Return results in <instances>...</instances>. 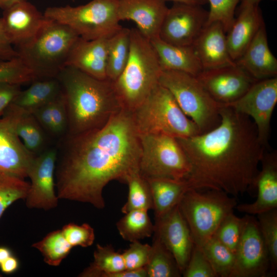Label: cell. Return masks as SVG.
<instances>
[{
	"label": "cell",
	"instance_id": "obj_1",
	"mask_svg": "<svg viewBox=\"0 0 277 277\" xmlns=\"http://www.w3.org/2000/svg\"><path fill=\"white\" fill-rule=\"evenodd\" d=\"M140 156L132 112L122 108L102 127L65 136L55 171L57 197L102 209L104 187L113 180L125 183L139 168Z\"/></svg>",
	"mask_w": 277,
	"mask_h": 277
},
{
	"label": "cell",
	"instance_id": "obj_2",
	"mask_svg": "<svg viewBox=\"0 0 277 277\" xmlns=\"http://www.w3.org/2000/svg\"><path fill=\"white\" fill-rule=\"evenodd\" d=\"M220 113L213 129L176 138L191 166L187 181L193 189L219 190L234 197L251 193L265 147L248 116L222 105Z\"/></svg>",
	"mask_w": 277,
	"mask_h": 277
},
{
	"label": "cell",
	"instance_id": "obj_3",
	"mask_svg": "<svg viewBox=\"0 0 277 277\" xmlns=\"http://www.w3.org/2000/svg\"><path fill=\"white\" fill-rule=\"evenodd\" d=\"M61 86L68 117L66 136L100 128L122 109L108 80L94 78L69 66L56 76Z\"/></svg>",
	"mask_w": 277,
	"mask_h": 277
},
{
	"label": "cell",
	"instance_id": "obj_4",
	"mask_svg": "<svg viewBox=\"0 0 277 277\" xmlns=\"http://www.w3.org/2000/svg\"><path fill=\"white\" fill-rule=\"evenodd\" d=\"M162 70L150 40L130 29V52L120 76L112 82L122 108L132 112L159 84Z\"/></svg>",
	"mask_w": 277,
	"mask_h": 277
},
{
	"label": "cell",
	"instance_id": "obj_5",
	"mask_svg": "<svg viewBox=\"0 0 277 277\" xmlns=\"http://www.w3.org/2000/svg\"><path fill=\"white\" fill-rule=\"evenodd\" d=\"M79 37L69 27L49 19L34 39L15 49L36 80L55 78Z\"/></svg>",
	"mask_w": 277,
	"mask_h": 277
},
{
	"label": "cell",
	"instance_id": "obj_6",
	"mask_svg": "<svg viewBox=\"0 0 277 277\" xmlns=\"http://www.w3.org/2000/svg\"><path fill=\"white\" fill-rule=\"evenodd\" d=\"M131 112L139 134L185 138L200 133L197 126L182 110L170 92L160 84Z\"/></svg>",
	"mask_w": 277,
	"mask_h": 277
},
{
	"label": "cell",
	"instance_id": "obj_7",
	"mask_svg": "<svg viewBox=\"0 0 277 277\" xmlns=\"http://www.w3.org/2000/svg\"><path fill=\"white\" fill-rule=\"evenodd\" d=\"M188 190L178 204L194 245L200 247L212 237L222 221L238 204L235 197L222 190Z\"/></svg>",
	"mask_w": 277,
	"mask_h": 277
},
{
	"label": "cell",
	"instance_id": "obj_8",
	"mask_svg": "<svg viewBox=\"0 0 277 277\" xmlns=\"http://www.w3.org/2000/svg\"><path fill=\"white\" fill-rule=\"evenodd\" d=\"M117 8L118 0H91L77 6L48 7L44 14L69 27L80 37L93 40L109 38L123 27Z\"/></svg>",
	"mask_w": 277,
	"mask_h": 277
},
{
	"label": "cell",
	"instance_id": "obj_9",
	"mask_svg": "<svg viewBox=\"0 0 277 277\" xmlns=\"http://www.w3.org/2000/svg\"><path fill=\"white\" fill-rule=\"evenodd\" d=\"M159 84L170 92L200 133L220 124L221 105L212 98L196 76L181 71L162 70Z\"/></svg>",
	"mask_w": 277,
	"mask_h": 277
},
{
	"label": "cell",
	"instance_id": "obj_10",
	"mask_svg": "<svg viewBox=\"0 0 277 277\" xmlns=\"http://www.w3.org/2000/svg\"><path fill=\"white\" fill-rule=\"evenodd\" d=\"M139 170L146 179L187 180L191 166L176 138L168 135L139 134Z\"/></svg>",
	"mask_w": 277,
	"mask_h": 277
},
{
	"label": "cell",
	"instance_id": "obj_11",
	"mask_svg": "<svg viewBox=\"0 0 277 277\" xmlns=\"http://www.w3.org/2000/svg\"><path fill=\"white\" fill-rule=\"evenodd\" d=\"M277 103V77L256 81L238 100L222 105L248 116L255 126L259 138L267 147L271 120Z\"/></svg>",
	"mask_w": 277,
	"mask_h": 277
},
{
	"label": "cell",
	"instance_id": "obj_12",
	"mask_svg": "<svg viewBox=\"0 0 277 277\" xmlns=\"http://www.w3.org/2000/svg\"><path fill=\"white\" fill-rule=\"evenodd\" d=\"M245 217L230 277H266L270 269V261L257 219L247 214Z\"/></svg>",
	"mask_w": 277,
	"mask_h": 277
},
{
	"label": "cell",
	"instance_id": "obj_13",
	"mask_svg": "<svg viewBox=\"0 0 277 277\" xmlns=\"http://www.w3.org/2000/svg\"><path fill=\"white\" fill-rule=\"evenodd\" d=\"M208 15L201 5L173 3L163 21L159 37L172 45L192 46L206 25Z\"/></svg>",
	"mask_w": 277,
	"mask_h": 277
},
{
	"label": "cell",
	"instance_id": "obj_14",
	"mask_svg": "<svg viewBox=\"0 0 277 277\" xmlns=\"http://www.w3.org/2000/svg\"><path fill=\"white\" fill-rule=\"evenodd\" d=\"M57 158L55 148L45 150L35 156L28 174L31 180L25 199L28 208L47 211L57 206L59 199L55 192L54 179Z\"/></svg>",
	"mask_w": 277,
	"mask_h": 277
},
{
	"label": "cell",
	"instance_id": "obj_15",
	"mask_svg": "<svg viewBox=\"0 0 277 277\" xmlns=\"http://www.w3.org/2000/svg\"><path fill=\"white\" fill-rule=\"evenodd\" d=\"M196 77L221 105L236 101L258 81L236 64L203 70Z\"/></svg>",
	"mask_w": 277,
	"mask_h": 277
},
{
	"label": "cell",
	"instance_id": "obj_16",
	"mask_svg": "<svg viewBox=\"0 0 277 277\" xmlns=\"http://www.w3.org/2000/svg\"><path fill=\"white\" fill-rule=\"evenodd\" d=\"M156 235L174 256L182 273L194 246L188 224L178 205L165 214L155 217Z\"/></svg>",
	"mask_w": 277,
	"mask_h": 277
},
{
	"label": "cell",
	"instance_id": "obj_17",
	"mask_svg": "<svg viewBox=\"0 0 277 277\" xmlns=\"http://www.w3.org/2000/svg\"><path fill=\"white\" fill-rule=\"evenodd\" d=\"M2 19L6 34L15 48L31 42L49 20L27 1L4 10Z\"/></svg>",
	"mask_w": 277,
	"mask_h": 277
},
{
	"label": "cell",
	"instance_id": "obj_18",
	"mask_svg": "<svg viewBox=\"0 0 277 277\" xmlns=\"http://www.w3.org/2000/svg\"><path fill=\"white\" fill-rule=\"evenodd\" d=\"M168 9L164 0H118L120 21H133L136 28L150 41L159 37Z\"/></svg>",
	"mask_w": 277,
	"mask_h": 277
},
{
	"label": "cell",
	"instance_id": "obj_19",
	"mask_svg": "<svg viewBox=\"0 0 277 277\" xmlns=\"http://www.w3.org/2000/svg\"><path fill=\"white\" fill-rule=\"evenodd\" d=\"M261 168L255 179L254 190L256 199L251 203L241 204L235 208L249 215H257L277 209V154L276 152H264Z\"/></svg>",
	"mask_w": 277,
	"mask_h": 277
},
{
	"label": "cell",
	"instance_id": "obj_20",
	"mask_svg": "<svg viewBox=\"0 0 277 277\" xmlns=\"http://www.w3.org/2000/svg\"><path fill=\"white\" fill-rule=\"evenodd\" d=\"M35 155L24 146L11 126L0 118V172L25 179Z\"/></svg>",
	"mask_w": 277,
	"mask_h": 277
},
{
	"label": "cell",
	"instance_id": "obj_21",
	"mask_svg": "<svg viewBox=\"0 0 277 277\" xmlns=\"http://www.w3.org/2000/svg\"><path fill=\"white\" fill-rule=\"evenodd\" d=\"M192 46L203 70L236 65L229 52L226 32L219 22L207 24Z\"/></svg>",
	"mask_w": 277,
	"mask_h": 277
},
{
	"label": "cell",
	"instance_id": "obj_22",
	"mask_svg": "<svg viewBox=\"0 0 277 277\" xmlns=\"http://www.w3.org/2000/svg\"><path fill=\"white\" fill-rule=\"evenodd\" d=\"M108 44L107 38L86 40L79 37L69 53L65 67L76 68L98 80H107Z\"/></svg>",
	"mask_w": 277,
	"mask_h": 277
},
{
	"label": "cell",
	"instance_id": "obj_23",
	"mask_svg": "<svg viewBox=\"0 0 277 277\" xmlns=\"http://www.w3.org/2000/svg\"><path fill=\"white\" fill-rule=\"evenodd\" d=\"M235 63L258 81L276 76L277 59L269 48L265 24Z\"/></svg>",
	"mask_w": 277,
	"mask_h": 277
},
{
	"label": "cell",
	"instance_id": "obj_24",
	"mask_svg": "<svg viewBox=\"0 0 277 277\" xmlns=\"http://www.w3.org/2000/svg\"><path fill=\"white\" fill-rule=\"evenodd\" d=\"M264 24L259 5L240 7L239 14L226 35L229 52L235 62Z\"/></svg>",
	"mask_w": 277,
	"mask_h": 277
},
{
	"label": "cell",
	"instance_id": "obj_25",
	"mask_svg": "<svg viewBox=\"0 0 277 277\" xmlns=\"http://www.w3.org/2000/svg\"><path fill=\"white\" fill-rule=\"evenodd\" d=\"M157 53L162 70L185 72L195 76L203 70L192 46L167 43L159 37L150 41Z\"/></svg>",
	"mask_w": 277,
	"mask_h": 277
},
{
	"label": "cell",
	"instance_id": "obj_26",
	"mask_svg": "<svg viewBox=\"0 0 277 277\" xmlns=\"http://www.w3.org/2000/svg\"><path fill=\"white\" fill-rule=\"evenodd\" d=\"M2 117L8 122L30 152L36 155L45 150V131L32 113L22 111L10 104Z\"/></svg>",
	"mask_w": 277,
	"mask_h": 277
},
{
	"label": "cell",
	"instance_id": "obj_27",
	"mask_svg": "<svg viewBox=\"0 0 277 277\" xmlns=\"http://www.w3.org/2000/svg\"><path fill=\"white\" fill-rule=\"evenodd\" d=\"M31 83L28 88L21 90L11 103L24 112L33 113L62 93L61 86L56 77L36 80Z\"/></svg>",
	"mask_w": 277,
	"mask_h": 277
},
{
	"label": "cell",
	"instance_id": "obj_28",
	"mask_svg": "<svg viewBox=\"0 0 277 277\" xmlns=\"http://www.w3.org/2000/svg\"><path fill=\"white\" fill-rule=\"evenodd\" d=\"M151 191L155 217L177 205L185 193L193 189L187 180L168 178L147 179Z\"/></svg>",
	"mask_w": 277,
	"mask_h": 277
},
{
	"label": "cell",
	"instance_id": "obj_29",
	"mask_svg": "<svg viewBox=\"0 0 277 277\" xmlns=\"http://www.w3.org/2000/svg\"><path fill=\"white\" fill-rule=\"evenodd\" d=\"M130 29L122 27L108 38L107 80L114 82L124 70L130 52Z\"/></svg>",
	"mask_w": 277,
	"mask_h": 277
},
{
	"label": "cell",
	"instance_id": "obj_30",
	"mask_svg": "<svg viewBox=\"0 0 277 277\" xmlns=\"http://www.w3.org/2000/svg\"><path fill=\"white\" fill-rule=\"evenodd\" d=\"M126 269L122 253L111 245L97 244L93 261L78 275L81 277H111Z\"/></svg>",
	"mask_w": 277,
	"mask_h": 277
},
{
	"label": "cell",
	"instance_id": "obj_31",
	"mask_svg": "<svg viewBox=\"0 0 277 277\" xmlns=\"http://www.w3.org/2000/svg\"><path fill=\"white\" fill-rule=\"evenodd\" d=\"M145 268L147 277L182 276L174 256L155 234H153L149 260Z\"/></svg>",
	"mask_w": 277,
	"mask_h": 277
},
{
	"label": "cell",
	"instance_id": "obj_32",
	"mask_svg": "<svg viewBox=\"0 0 277 277\" xmlns=\"http://www.w3.org/2000/svg\"><path fill=\"white\" fill-rule=\"evenodd\" d=\"M128 187V199L121 209L125 214L134 210L148 211L153 209L151 191L148 180L143 176L139 168L129 173L126 180Z\"/></svg>",
	"mask_w": 277,
	"mask_h": 277
},
{
	"label": "cell",
	"instance_id": "obj_33",
	"mask_svg": "<svg viewBox=\"0 0 277 277\" xmlns=\"http://www.w3.org/2000/svg\"><path fill=\"white\" fill-rule=\"evenodd\" d=\"M116 225L121 237L130 242L150 237L154 229L145 210H134L125 213Z\"/></svg>",
	"mask_w": 277,
	"mask_h": 277
},
{
	"label": "cell",
	"instance_id": "obj_34",
	"mask_svg": "<svg viewBox=\"0 0 277 277\" xmlns=\"http://www.w3.org/2000/svg\"><path fill=\"white\" fill-rule=\"evenodd\" d=\"M32 247L41 253L46 264L54 267L60 265L73 248L64 238L61 229L48 233Z\"/></svg>",
	"mask_w": 277,
	"mask_h": 277
},
{
	"label": "cell",
	"instance_id": "obj_35",
	"mask_svg": "<svg viewBox=\"0 0 277 277\" xmlns=\"http://www.w3.org/2000/svg\"><path fill=\"white\" fill-rule=\"evenodd\" d=\"M201 248L217 277H230L235 262L233 252L213 237L207 241Z\"/></svg>",
	"mask_w": 277,
	"mask_h": 277
},
{
	"label": "cell",
	"instance_id": "obj_36",
	"mask_svg": "<svg viewBox=\"0 0 277 277\" xmlns=\"http://www.w3.org/2000/svg\"><path fill=\"white\" fill-rule=\"evenodd\" d=\"M29 187L25 179L0 172V218L13 203L25 200Z\"/></svg>",
	"mask_w": 277,
	"mask_h": 277
},
{
	"label": "cell",
	"instance_id": "obj_37",
	"mask_svg": "<svg viewBox=\"0 0 277 277\" xmlns=\"http://www.w3.org/2000/svg\"><path fill=\"white\" fill-rule=\"evenodd\" d=\"M256 215L260 230L269 254L270 270L275 273L277 269V209Z\"/></svg>",
	"mask_w": 277,
	"mask_h": 277
},
{
	"label": "cell",
	"instance_id": "obj_38",
	"mask_svg": "<svg viewBox=\"0 0 277 277\" xmlns=\"http://www.w3.org/2000/svg\"><path fill=\"white\" fill-rule=\"evenodd\" d=\"M245 217L229 213L220 223L212 237L235 253L243 231Z\"/></svg>",
	"mask_w": 277,
	"mask_h": 277
},
{
	"label": "cell",
	"instance_id": "obj_39",
	"mask_svg": "<svg viewBox=\"0 0 277 277\" xmlns=\"http://www.w3.org/2000/svg\"><path fill=\"white\" fill-rule=\"evenodd\" d=\"M36 80L33 72L19 57L0 60V83L21 85Z\"/></svg>",
	"mask_w": 277,
	"mask_h": 277
},
{
	"label": "cell",
	"instance_id": "obj_40",
	"mask_svg": "<svg viewBox=\"0 0 277 277\" xmlns=\"http://www.w3.org/2000/svg\"><path fill=\"white\" fill-rule=\"evenodd\" d=\"M242 0H208L210 4L207 24L220 23L227 32L234 20V12Z\"/></svg>",
	"mask_w": 277,
	"mask_h": 277
},
{
	"label": "cell",
	"instance_id": "obj_41",
	"mask_svg": "<svg viewBox=\"0 0 277 277\" xmlns=\"http://www.w3.org/2000/svg\"><path fill=\"white\" fill-rule=\"evenodd\" d=\"M182 275L184 277H217L202 248L195 245Z\"/></svg>",
	"mask_w": 277,
	"mask_h": 277
},
{
	"label": "cell",
	"instance_id": "obj_42",
	"mask_svg": "<svg viewBox=\"0 0 277 277\" xmlns=\"http://www.w3.org/2000/svg\"><path fill=\"white\" fill-rule=\"evenodd\" d=\"M61 230L64 238L73 247H89L94 241V229L87 223L79 225L70 223L64 225Z\"/></svg>",
	"mask_w": 277,
	"mask_h": 277
},
{
	"label": "cell",
	"instance_id": "obj_43",
	"mask_svg": "<svg viewBox=\"0 0 277 277\" xmlns=\"http://www.w3.org/2000/svg\"><path fill=\"white\" fill-rule=\"evenodd\" d=\"M151 245L139 241L131 242L122 253L126 269L134 270L145 267L148 262Z\"/></svg>",
	"mask_w": 277,
	"mask_h": 277
},
{
	"label": "cell",
	"instance_id": "obj_44",
	"mask_svg": "<svg viewBox=\"0 0 277 277\" xmlns=\"http://www.w3.org/2000/svg\"><path fill=\"white\" fill-rule=\"evenodd\" d=\"M51 117L52 122L51 134L60 136L66 134L68 117L62 91L61 94L51 103Z\"/></svg>",
	"mask_w": 277,
	"mask_h": 277
},
{
	"label": "cell",
	"instance_id": "obj_45",
	"mask_svg": "<svg viewBox=\"0 0 277 277\" xmlns=\"http://www.w3.org/2000/svg\"><path fill=\"white\" fill-rule=\"evenodd\" d=\"M21 90L19 85L0 83V118Z\"/></svg>",
	"mask_w": 277,
	"mask_h": 277
},
{
	"label": "cell",
	"instance_id": "obj_46",
	"mask_svg": "<svg viewBox=\"0 0 277 277\" xmlns=\"http://www.w3.org/2000/svg\"><path fill=\"white\" fill-rule=\"evenodd\" d=\"M8 37L0 18V60H10L18 56V53Z\"/></svg>",
	"mask_w": 277,
	"mask_h": 277
},
{
	"label": "cell",
	"instance_id": "obj_47",
	"mask_svg": "<svg viewBox=\"0 0 277 277\" xmlns=\"http://www.w3.org/2000/svg\"><path fill=\"white\" fill-rule=\"evenodd\" d=\"M19 267L18 259L12 255L0 264L1 271L6 274H11L15 272Z\"/></svg>",
	"mask_w": 277,
	"mask_h": 277
},
{
	"label": "cell",
	"instance_id": "obj_48",
	"mask_svg": "<svg viewBox=\"0 0 277 277\" xmlns=\"http://www.w3.org/2000/svg\"><path fill=\"white\" fill-rule=\"evenodd\" d=\"M27 0H0V8L3 11L23 1Z\"/></svg>",
	"mask_w": 277,
	"mask_h": 277
},
{
	"label": "cell",
	"instance_id": "obj_49",
	"mask_svg": "<svg viewBox=\"0 0 277 277\" xmlns=\"http://www.w3.org/2000/svg\"><path fill=\"white\" fill-rule=\"evenodd\" d=\"M12 255L11 251L8 247L0 246V264Z\"/></svg>",
	"mask_w": 277,
	"mask_h": 277
},
{
	"label": "cell",
	"instance_id": "obj_50",
	"mask_svg": "<svg viewBox=\"0 0 277 277\" xmlns=\"http://www.w3.org/2000/svg\"><path fill=\"white\" fill-rule=\"evenodd\" d=\"M170 1L173 3H181L188 4L203 5L208 2V0H164Z\"/></svg>",
	"mask_w": 277,
	"mask_h": 277
},
{
	"label": "cell",
	"instance_id": "obj_51",
	"mask_svg": "<svg viewBox=\"0 0 277 277\" xmlns=\"http://www.w3.org/2000/svg\"><path fill=\"white\" fill-rule=\"evenodd\" d=\"M261 1V0H242V3L240 7L259 5V4Z\"/></svg>",
	"mask_w": 277,
	"mask_h": 277
},
{
	"label": "cell",
	"instance_id": "obj_52",
	"mask_svg": "<svg viewBox=\"0 0 277 277\" xmlns=\"http://www.w3.org/2000/svg\"><path fill=\"white\" fill-rule=\"evenodd\" d=\"M1 276H2V274H0V277H1Z\"/></svg>",
	"mask_w": 277,
	"mask_h": 277
},
{
	"label": "cell",
	"instance_id": "obj_53",
	"mask_svg": "<svg viewBox=\"0 0 277 277\" xmlns=\"http://www.w3.org/2000/svg\"><path fill=\"white\" fill-rule=\"evenodd\" d=\"M73 1H74V0H73Z\"/></svg>",
	"mask_w": 277,
	"mask_h": 277
}]
</instances>
